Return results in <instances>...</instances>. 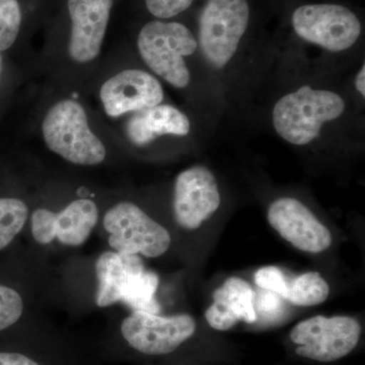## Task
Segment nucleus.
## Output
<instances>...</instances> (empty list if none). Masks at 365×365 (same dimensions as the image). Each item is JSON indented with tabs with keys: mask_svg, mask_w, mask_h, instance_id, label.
I'll return each mask as SVG.
<instances>
[{
	"mask_svg": "<svg viewBox=\"0 0 365 365\" xmlns=\"http://www.w3.org/2000/svg\"><path fill=\"white\" fill-rule=\"evenodd\" d=\"M98 220L97 205L88 199L73 201L58 213L37 209L32 215L33 237L43 245L58 239L66 246H81L90 237Z\"/></svg>",
	"mask_w": 365,
	"mask_h": 365,
	"instance_id": "nucleus-12",
	"label": "nucleus"
},
{
	"mask_svg": "<svg viewBox=\"0 0 365 365\" xmlns=\"http://www.w3.org/2000/svg\"><path fill=\"white\" fill-rule=\"evenodd\" d=\"M250 14L248 0H207L199 18V45L209 66L222 68L232 59Z\"/></svg>",
	"mask_w": 365,
	"mask_h": 365,
	"instance_id": "nucleus-5",
	"label": "nucleus"
},
{
	"mask_svg": "<svg viewBox=\"0 0 365 365\" xmlns=\"http://www.w3.org/2000/svg\"><path fill=\"white\" fill-rule=\"evenodd\" d=\"M114 0H68L71 20L69 54L79 63L97 58Z\"/></svg>",
	"mask_w": 365,
	"mask_h": 365,
	"instance_id": "nucleus-14",
	"label": "nucleus"
},
{
	"mask_svg": "<svg viewBox=\"0 0 365 365\" xmlns=\"http://www.w3.org/2000/svg\"><path fill=\"white\" fill-rule=\"evenodd\" d=\"M0 365H48L36 355L16 351L0 352Z\"/></svg>",
	"mask_w": 365,
	"mask_h": 365,
	"instance_id": "nucleus-23",
	"label": "nucleus"
},
{
	"mask_svg": "<svg viewBox=\"0 0 365 365\" xmlns=\"http://www.w3.org/2000/svg\"><path fill=\"white\" fill-rule=\"evenodd\" d=\"M98 280V307L122 302L134 311L158 314L155 294L158 287L157 274L146 271L137 255L105 252L96 263Z\"/></svg>",
	"mask_w": 365,
	"mask_h": 365,
	"instance_id": "nucleus-1",
	"label": "nucleus"
},
{
	"mask_svg": "<svg viewBox=\"0 0 365 365\" xmlns=\"http://www.w3.org/2000/svg\"><path fill=\"white\" fill-rule=\"evenodd\" d=\"M204 316L211 328L222 332L230 330L240 322L256 323L253 288L242 278H227L213 292L212 304Z\"/></svg>",
	"mask_w": 365,
	"mask_h": 365,
	"instance_id": "nucleus-15",
	"label": "nucleus"
},
{
	"mask_svg": "<svg viewBox=\"0 0 365 365\" xmlns=\"http://www.w3.org/2000/svg\"><path fill=\"white\" fill-rule=\"evenodd\" d=\"M104 227L109 244L120 254H141L158 258L169 250L172 239L167 228L131 202H121L107 211Z\"/></svg>",
	"mask_w": 365,
	"mask_h": 365,
	"instance_id": "nucleus-9",
	"label": "nucleus"
},
{
	"mask_svg": "<svg viewBox=\"0 0 365 365\" xmlns=\"http://www.w3.org/2000/svg\"><path fill=\"white\" fill-rule=\"evenodd\" d=\"M345 108L338 93L304 86L278 100L273 108V126L287 143L307 145L319 136L324 124L342 116Z\"/></svg>",
	"mask_w": 365,
	"mask_h": 365,
	"instance_id": "nucleus-2",
	"label": "nucleus"
},
{
	"mask_svg": "<svg viewBox=\"0 0 365 365\" xmlns=\"http://www.w3.org/2000/svg\"><path fill=\"white\" fill-rule=\"evenodd\" d=\"M146 66L177 88L189 86L190 71L185 57L198 48L195 36L177 21H153L143 26L137 40Z\"/></svg>",
	"mask_w": 365,
	"mask_h": 365,
	"instance_id": "nucleus-3",
	"label": "nucleus"
},
{
	"mask_svg": "<svg viewBox=\"0 0 365 365\" xmlns=\"http://www.w3.org/2000/svg\"><path fill=\"white\" fill-rule=\"evenodd\" d=\"M21 23L18 0H0V52L9 49L18 38Z\"/></svg>",
	"mask_w": 365,
	"mask_h": 365,
	"instance_id": "nucleus-19",
	"label": "nucleus"
},
{
	"mask_svg": "<svg viewBox=\"0 0 365 365\" xmlns=\"http://www.w3.org/2000/svg\"><path fill=\"white\" fill-rule=\"evenodd\" d=\"M330 295V285L319 272L300 274L288 283L287 300L297 307L323 304Z\"/></svg>",
	"mask_w": 365,
	"mask_h": 365,
	"instance_id": "nucleus-17",
	"label": "nucleus"
},
{
	"mask_svg": "<svg viewBox=\"0 0 365 365\" xmlns=\"http://www.w3.org/2000/svg\"><path fill=\"white\" fill-rule=\"evenodd\" d=\"M23 312L24 302L19 292L0 284V332L14 325Z\"/></svg>",
	"mask_w": 365,
	"mask_h": 365,
	"instance_id": "nucleus-20",
	"label": "nucleus"
},
{
	"mask_svg": "<svg viewBox=\"0 0 365 365\" xmlns=\"http://www.w3.org/2000/svg\"><path fill=\"white\" fill-rule=\"evenodd\" d=\"M361 331L353 317L316 316L297 323L289 338L299 357L328 364L349 355L359 345Z\"/></svg>",
	"mask_w": 365,
	"mask_h": 365,
	"instance_id": "nucleus-6",
	"label": "nucleus"
},
{
	"mask_svg": "<svg viewBox=\"0 0 365 365\" xmlns=\"http://www.w3.org/2000/svg\"><path fill=\"white\" fill-rule=\"evenodd\" d=\"M194 0H145L148 11L155 18H174L178 14L184 13L193 4Z\"/></svg>",
	"mask_w": 365,
	"mask_h": 365,
	"instance_id": "nucleus-22",
	"label": "nucleus"
},
{
	"mask_svg": "<svg viewBox=\"0 0 365 365\" xmlns=\"http://www.w3.org/2000/svg\"><path fill=\"white\" fill-rule=\"evenodd\" d=\"M100 97L108 116L116 118L160 105L163 91L155 76L128 69L108 79L101 88Z\"/></svg>",
	"mask_w": 365,
	"mask_h": 365,
	"instance_id": "nucleus-13",
	"label": "nucleus"
},
{
	"mask_svg": "<svg viewBox=\"0 0 365 365\" xmlns=\"http://www.w3.org/2000/svg\"><path fill=\"white\" fill-rule=\"evenodd\" d=\"M190 129L188 117L170 105H158L135 112L126 126L129 140L138 146L145 145L167 134L187 135Z\"/></svg>",
	"mask_w": 365,
	"mask_h": 365,
	"instance_id": "nucleus-16",
	"label": "nucleus"
},
{
	"mask_svg": "<svg viewBox=\"0 0 365 365\" xmlns=\"http://www.w3.org/2000/svg\"><path fill=\"white\" fill-rule=\"evenodd\" d=\"M255 283L262 289L280 295L287 299L288 281L283 271L275 266H265L255 273Z\"/></svg>",
	"mask_w": 365,
	"mask_h": 365,
	"instance_id": "nucleus-21",
	"label": "nucleus"
},
{
	"mask_svg": "<svg viewBox=\"0 0 365 365\" xmlns=\"http://www.w3.org/2000/svg\"><path fill=\"white\" fill-rule=\"evenodd\" d=\"M355 86L356 90L359 91L362 97L365 96V66H362L359 73H357L356 78H355Z\"/></svg>",
	"mask_w": 365,
	"mask_h": 365,
	"instance_id": "nucleus-24",
	"label": "nucleus"
},
{
	"mask_svg": "<svg viewBox=\"0 0 365 365\" xmlns=\"http://www.w3.org/2000/svg\"><path fill=\"white\" fill-rule=\"evenodd\" d=\"M222 204V195L213 173L194 165L178 175L174 190V215L186 230H198Z\"/></svg>",
	"mask_w": 365,
	"mask_h": 365,
	"instance_id": "nucleus-10",
	"label": "nucleus"
},
{
	"mask_svg": "<svg viewBox=\"0 0 365 365\" xmlns=\"http://www.w3.org/2000/svg\"><path fill=\"white\" fill-rule=\"evenodd\" d=\"M292 25L302 40L333 53L351 48L362 32L356 14L335 4L300 6L292 14Z\"/></svg>",
	"mask_w": 365,
	"mask_h": 365,
	"instance_id": "nucleus-8",
	"label": "nucleus"
},
{
	"mask_svg": "<svg viewBox=\"0 0 365 365\" xmlns=\"http://www.w3.org/2000/svg\"><path fill=\"white\" fill-rule=\"evenodd\" d=\"M1 69H2V58H1V55H0V76H1Z\"/></svg>",
	"mask_w": 365,
	"mask_h": 365,
	"instance_id": "nucleus-25",
	"label": "nucleus"
},
{
	"mask_svg": "<svg viewBox=\"0 0 365 365\" xmlns=\"http://www.w3.org/2000/svg\"><path fill=\"white\" fill-rule=\"evenodd\" d=\"M267 220L283 240L299 251L319 254L332 245V234L329 228L299 199H276L269 205Z\"/></svg>",
	"mask_w": 365,
	"mask_h": 365,
	"instance_id": "nucleus-11",
	"label": "nucleus"
},
{
	"mask_svg": "<svg viewBox=\"0 0 365 365\" xmlns=\"http://www.w3.org/2000/svg\"><path fill=\"white\" fill-rule=\"evenodd\" d=\"M197 324L188 314L163 317L134 311L122 322L120 334L130 349L144 356H165L193 337Z\"/></svg>",
	"mask_w": 365,
	"mask_h": 365,
	"instance_id": "nucleus-7",
	"label": "nucleus"
},
{
	"mask_svg": "<svg viewBox=\"0 0 365 365\" xmlns=\"http://www.w3.org/2000/svg\"><path fill=\"white\" fill-rule=\"evenodd\" d=\"M28 211L25 202L20 199H0V250L9 246L23 230Z\"/></svg>",
	"mask_w": 365,
	"mask_h": 365,
	"instance_id": "nucleus-18",
	"label": "nucleus"
},
{
	"mask_svg": "<svg viewBox=\"0 0 365 365\" xmlns=\"http://www.w3.org/2000/svg\"><path fill=\"white\" fill-rule=\"evenodd\" d=\"M49 150L81 165H96L105 160L106 148L88 126L86 111L78 103L64 100L53 106L42 125Z\"/></svg>",
	"mask_w": 365,
	"mask_h": 365,
	"instance_id": "nucleus-4",
	"label": "nucleus"
}]
</instances>
